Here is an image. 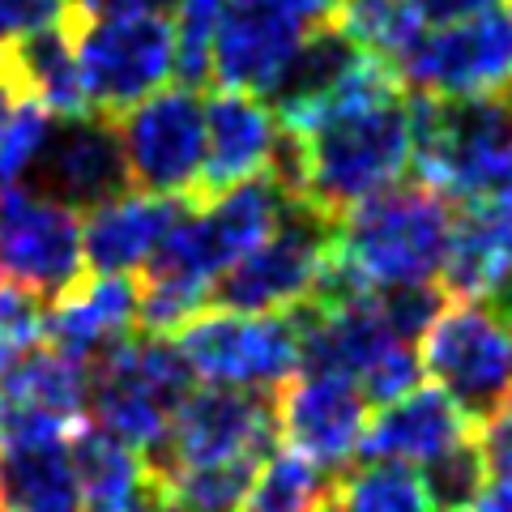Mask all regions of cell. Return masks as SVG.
I'll use <instances>...</instances> for the list:
<instances>
[{"label": "cell", "mask_w": 512, "mask_h": 512, "mask_svg": "<svg viewBox=\"0 0 512 512\" xmlns=\"http://www.w3.org/2000/svg\"><path fill=\"white\" fill-rule=\"evenodd\" d=\"M73 13L77 0H0V47L35 35V30L69 22Z\"/></svg>", "instance_id": "35"}, {"label": "cell", "mask_w": 512, "mask_h": 512, "mask_svg": "<svg viewBox=\"0 0 512 512\" xmlns=\"http://www.w3.org/2000/svg\"><path fill=\"white\" fill-rule=\"evenodd\" d=\"M5 427H52L77 431L90 410V367L52 342L35 346L0 376Z\"/></svg>", "instance_id": "20"}, {"label": "cell", "mask_w": 512, "mask_h": 512, "mask_svg": "<svg viewBox=\"0 0 512 512\" xmlns=\"http://www.w3.org/2000/svg\"><path fill=\"white\" fill-rule=\"evenodd\" d=\"M73 466L77 483H82V504L86 512H128L137 491L146 487V457L107 427H77L73 431Z\"/></svg>", "instance_id": "25"}, {"label": "cell", "mask_w": 512, "mask_h": 512, "mask_svg": "<svg viewBox=\"0 0 512 512\" xmlns=\"http://www.w3.org/2000/svg\"><path fill=\"white\" fill-rule=\"evenodd\" d=\"M282 120L274 116L261 94L248 90H218L205 103V171H201V201L218 197L235 184L265 175L278 154Z\"/></svg>", "instance_id": "15"}, {"label": "cell", "mask_w": 512, "mask_h": 512, "mask_svg": "<svg viewBox=\"0 0 512 512\" xmlns=\"http://www.w3.org/2000/svg\"><path fill=\"white\" fill-rule=\"evenodd\" d=\"M363 56H367V47H359L338 22L316 26L312 35L299 43V52L282 69L274 90L265 94L274 116L282 120V128H299L316 107H325L333 94H338V86L363 64Z\"/></svg>", "instance_id": "23"}, {"label": "cell", "mask_w": 512, "mask_h": 512, "mask_svg": "<svg viewBox=\"0 0 512 512\" xmlns=\"http://www.w3.org/2000/svg\"><path fill=\"white\" fill-rule=\"evenodd\" d=\"M286 133L299 146L303 201L342 218L414 167V94L389 60L367 52L338 94Z\"/></svg>", "instance_id": "1"}, {"label": "cell", "mask_w": 512, "mask_h": 512, "mask_svg": "<svg viewBox=\"0 0 512 512\" xmlns=\"http://www.w3.org/2000/svg\"><path fill=\"white\" fill-rule=\"evenodd\" d=\"M500 0H419V13L427 26H448V22H466L478 13L495 9Z\"/></svg>", "instance_id": "38"}, {"label": "cell", "mask_w": 512, "mask_h": 512, "mask_svg": "<svg viewBox=\"0 0 512 512\" xmlns=\"http://www.w3.org/2000/svg\"><path fill=\"white\" fill-rule=\"evenodd\" d=\"M90 410L99 427L137 453H150L167 440L175 410L192 393V363L171 338H124L90 363Z\"/></svg>", "instance_id": "4"}, {"label": "cell", "mask_w": 512, "mask_h": 512, "mask_svg": "<svg viewBox=\"0 0 512 512\" xmlns=\"http://www.w3.org/2000/svg\"><path fill=\"white\" fill-rule=\"evenodd\" d=\"M393 69L414 94H431V99H474V94L512 90V5L423 30L419 43Z\"/></svg>", "instance_id": "12"}, {"label": "cell", "mask_w": 512, "mask_h": 512, "mask_svg": "<svg viewBox=\"0 0 512 512\" xmlns=\"http://www.w3.org/2000/svg\"><path fill=\"white\" fill-rule=\"evenodd\" d=\"M457 205L431 184H393L338 218V261L367 291L419 286L444 274Z\"/></svg>", "instance_id": "3"}, {"label": "cell", "mask_w": 512, "mask_h": 512, "mask_svg": "<svg viewBox=\"0 0 512 512\" xmlns=\"http://www.w3.org/2000/svg\"><path fill=\"white\" fill-rule=\"evenodd\" d=\"M487 457L478 444V431L470 440H461L457 448H448L444 457H436L431 466H423V483L431 491V504L440 512H470L474 495L487 483Z\"/></svg>", "instance_id": "31"}, {"label": "cell", "mask_w": 512, "mask_h": 512, "mask_svg": "<svg viewBox=\"0 0 512 512\" xmlns=\"http://www.w3.org/2000/svg\"><path fill=\"white\" fill-rule=\"evenodd\" d=\"M137 308H141V282H133L128 274L124 278L90 274L69 299L47 308L43 338L56 350H64V355L90 363L107 346L133 338Z\"/></svg>", "instance_id": "21"}, {"label": "cell", "mask_w": 512, "mask_h": 512, "mask_svg": "<svg viewBox=\"0 0 512 512\" xmlns=\"http://www.w3.org/2000/svg\"><path fill=\"white\" fill-rule=\"evenodd\" d=\"M278 440V402L256 389L205 384L192 389L175 410L167 440L150 448L146 470L167 474L180 466H214V461H265Z\"/></svg>", "instance_id": "10"}, {"label": "cell", "mask_w": 512, "mask_h": 512, "mask_svg": "<svg viewBox=\"0 0 512 512\" xmlns=\"http://www.w3.org/2000/svg\"><path fill=\"white\" fill-rule=\"evenodd\" d=\"M308 35L312 30L286 13L252 0H227L214 35V82L222 90H248L265 99Z\"/></svg>", "instance_id": "16"}, {"label": "cell", "mask_w": 512, "mask_h": 512, "mask_svg": "<svg viewBox=\"0 0 512 512\" xmlns=\"http://www.w3.org/2000/svg\"><path fill=\"white\" fill-rule=\"evenodd\" d=\"M77 64L90 111L120 120L175 77V22L163 13H77Z\"/></svg>", "instance_id": "7"}, {"label": "cell", "mask_w": 512, "mask_h": 512, "mask_svg": "<svg viewBox=\"0 0 512 512\" xmlns=\"http://www.w3.org/2000/svg\"><path fill=\"white\" fill-rule=\"evenodd\" d=\"M180 0H77L82 18H111V13H163Z\"/></svg>", "instance_id": "39"}, {"label": "cell", "mask_w": 512, "mask_h": 512, "mask_svg": "<svg viewBox=\"0 0 512 512\" xmlns=\"http://www.w3.org/2000/svg\"><path fill=\"white\" fill-rule=\"evenodd\" d=\"M43 320H47V303L18 291V286H0V376H5L26 350L39 346Z\"/></svg>", "instance_id": "34"}, {"label": "cell", "mask_w": 512, "mask_h": 512, "mask_svg": "<svg viewBox=\"0 0 512 512\" xmlns=\"http://www.w3.org/2000/svg\"><path fill=\"white\" fill-rule=\"evenodd\" d=\"M128 180L137 192L201 201L205 103L192 86H163L116 120Z\"/></svg>", "instance_id": "11"}, {"label": "cell", "mask_w": 512, "mask_h": 512, "mask_svg": "<svg viewBox=\"0 0 512 512\" xmlns=\"http://www.w3.org/2000/svg\"><path fill=\"white\" fill-rule=\"evenodd\" d=\"M261 461H214V466H180L158 474L175 512H239L252 491Z\"/></svg>", "instance_id": "29"}, {"label": "cell", "mask_w": 512, "mask_h": 512, "mask_svg": "<svg viewBox=\"0 0 512 512\" xmlns=\"http://www.w3.org/2000/svg\"><path fill=\"white\" fill-rule=\"evenodd\" d=\"M423 372L474 423L512 402V320L491 299H453L419 342Z\"/></svg>", "instance_id": "6"}, {"label": "cell", "mask_w": 512, "mask_h": 512, "mask_svg": "<svg viewBox=\"0 0 512 512\" xmlns=\"http://www.w3.org/2000/svg\"><path fill=\"white\" fill-rule=\"evenodd\" d=\"M192 205V197H158V192H133L90 210L82 222V248H86V269L90 274L124 278L141 274V265L158 252V244L175 231Z\"/></svg>", "instance_id": "17"}, {"label": "cell", "mask_w": 512, "mask_h": 512, "mask_svg": "<svg viewBox=\"0 0 512 512\" xmlns=\"http://www.w3.org/2000/svg\"><path fill=\"white\" fill-rule=\"evenodd\" d=\"M329 512H436L423 474L397 461H363L333 478Z\"/></svg>", "instance_id": "26"}, {"label": "cell", "mask_w": 512, "mask_h": 512, "mask_svg": "<svg viewBox=\"0 0 512 512\" xmlns=\"http://www.w3.org/2000/svg\"><path fill=\"white\" fill-rule=\"evenodd\" d=\"M175 338L205 384L274 393L303 367V325L295 312L252 316L210 303Z\"/></svg>", "instance_id": "8"}, {"label": "cell", "mask_w": 512, "mask_h": 512, "mask_svg": "<svg viewBox=\"0 0 512 512\" xmlns=\"http://www.w3.org/2000/svg\"><path fill=\"white\" fill-rule=\"evenodd\" d=\"M73 448L52 427H5L0 436V512H82Z\"/></svg>", "instance_id": "19"}, {"label": "cell", "mask_w": 512, "mask_h": 512, "mask_svg": "<svg viewBox=\"0 0 512 512\" xmlns=\"http://www.w3.org/2000/svg\"><path fill=\"white\" fill-rule=\"evenodd\" d=\"M52 111L30 103V99H18L9 111L5 128H0V184H26V175L35 171L39 154L52 137Z\"/></svg>", "instance_id": "32"}, {"label": "cell", "mask_w": 512, "mask_h": 512, "mask_svg": "<svg viewBox=\"0 0 512 512\" xmlns=\"http://www.w3.org/2000/svg\"><path fill=\"white\" fill-rule=\"evenodd\" d=\"M0 436H5V406H0Z\"/></svg>", "instance_id": "43"}, {"label": "cell", "mask_w": 512, "mask_h": 512, "mask_svg": "<svg viewBox=\"0 0 512 512\" xmlns=\"http://www.w3.org/2000/svg\"><path fill=\"white\" fill-rule=\"evenodd\" d=\"M86 278L82 214L26 184H0V286H18L52 308Z\"/></svg>", "instance_id": "9"}, {"label": "cell", "mask_w": 512, "mask_h": 512, "mask_svg": "<svg viewBox=\"0 0 512 512\" xmlns=\"http://www.w3.org/2000/svg\"><path fill=\"white\" fill-rule=\"evenodd\" d=\"M478 444H483L487 470L512 478V402H504V406L483 423V436H478Z\"/></svg>", "instance_id": "36"}, {"label": "cell", "mask_w": 512, "mask_h": 512, "mask_svg": "<svg viewBox=\"0 0 512 512\" xmlns=\"http://www.w3.org/2000/svg\"><path fill=\"white\" fill-rule=\"evenodd\" d=\"M333 474L316 470L299 453L265 457L239 512H329Z\"/></svg>", "instance_id": "27"}, {"label": "cell", "mask_w": 512, "mask_h": 512, "mask_svg": "<svg viewBox=\"0 0 512 512\" xmlns=\"http://www.w3.org/2000/svg\"><path fill=\"white\" fill-rule=\"evenodd\" d=\"M448 303V291L440 282H419V286H389V291H376V308L389 320V329L402 342H423V333L431 329V320L440 316V308Z\"/></svg>", "instance_id": "33"}, {"label": "cell", "mask_w": 512, "mask_h": 512, "mask_svg": "<svg viewBox=\"0 0 512 512\" xmlns=\"http://www.w3.org/2000/svg\"><path fill=\"white\" fill-rule=\"evenodd\" d=\"M414 171L453 205H512V90L414 94Z\"/></svg>", "instance_id": "2"}, {"label": "cell", "mask_w": 512, "mask_h": 512, "mask_svg": "<svg viewBox=\"0 0 512 512\" xmlns=\"http://www.w3.org/2000/svg\"><path fill=\"white\" fill-rule=\"evenodd\" d=\"M333 248H338V218L316 210L312 201H291L278 231L214 278L210 303L252 316L295 312L316 299Z\"/></svg>", "instance_id": "5"}, {"label": "cell", "mask_w": 512, "mask_h": 512, "mask_svg": "<svg viewBox=\"0 0 512 512\" xmlns=\"http://www.w3.org/2000/svg\"><path fill=\"white\" fill-rule=\"evenodd\" d=\"M338 26L372 56L397 64L427 30L419 0H342Z\"/></svg>", "instance_id": "28"}, {"label": "cell", "mask_w": 512, "mask_h": 512, "mask_svg": "<svg viewBox=\"0 0 512 512\" xmlns=\"http://www.w3.org/2000/svg\"><path fill=\"white\" fill-rule=\"evenodd\" d=\"M175 9V77L180 86L205 90L214 82V35L227 0H180Z\"/></svg>", "instance_id": "30"}, {"label": "cell", "mask_w": 512, "mask_h": 512, "mask_svg": "<svg viewBox=\"0 0 512 512\" xmlns=\"http://www.w3.org/2000/svg\"><path fill=\"white\" fill-rule=\"evenodd\" d=\"M5 73L18 99L47 107L52 116H86V86L82 64H77V13L60 26L35 30L18 43L0 47Z\"/></svg>", "instance_id": "22"}, {"label": "cell", "mask_w": 512, "mask_h": 512, "mask_svg": "<svg viewBox=\"0 0 512 512\" xmlns=\"http://www.w3.org/2000/svg\"><path fill=\"white\" fill-rule=\"evenodd\" d=\"M367 397L355 380L329 372H299L278 389V436L291 453L325 474H346L359 461L367 431Z\"/></svg>", "instance_id": "14"}, {"label": "cell", "mask_w": 512, "mask_h": 512, "mask_svg": "<svg viewBox=\"0 0 512 512\" xmlns=\"http://www.w3.org/2000/svg\"><path fill=\"white\" fill-rule=\"evenodd\" d=\"M491 303H495V308H500V312L512 320V269H508V278L500 282V291L491 295Z\"/></svg>", "instance_id": "42"}, {"label": "cell", "mask_w": 512, "mask_h": 512, "mask_svg": "<svg viewBox=\"0 0 512 512\" xmlns=\"http://www.w3.org/2000/svg\"><path fill=\"white\" fill-rule=\"evenodd\" d=\"M474 419L444 389H410L397 402L380 406L363 431L359 461H397V466H431L448 448L474 436Z\"/></svg>", "instance_id": "18"}, {"label": "cell", "mask_w": 512, "mask_h": 512, "mask_svg": "<svg viewBox=\"0 0 512 512\" xmlns=\"http://www.w3.org/2000/svg\"><path fill=\"white\" fill-rule=\"evenodd\" d=\"M26 188L56 205H69L77 214H90L99 205L124 197L133 180H128L116 120L94 116V111L60 116L35 171L26 175Z\"/></svg>", "instance_id": "13"}, {"label": "cell", "mask_w": 512, "mask_h": 512, "mask_svg": "<svg viewBox=\"0 0 512 512\" xmlns=\"http://www.w3.org/2000/svg\"><path fill=\"white\" fill-rule=\"evenodd\" d=\"M252 5H265V9H274V13H286V18L303 22L308 30L338 22V13H342V0H252Z\"/></svg>", "instance_id": "37"}, {"label": "cell", "mask_w": 512, "mask_h": 512, "mask_svg": "<svg viewBox=\"0 0 512 512\" xmlns=\"http://www.w3.org/2000/svg\"><path fill=\"white\" fill-rule=\"evenodd\" d=\"M13 103H18V94H13V86H9V73H5V56H0V128H5V120H9Z\"/></svg>", "instance_id": "41"}, {"label": "cell", "mask_w": 512, "mask_h": 512, "mask_svg": "<svg viewBox=\"0 0 512 512\" xmlns=\"http://www.w3.org/2000/svg\"><path fill=\"white\" fill-rule=\"evenodd\" d=\"M470 512H512V478L487 474V483H483V491L474 495Z\"/></svg>", "instance_id": "40"}, {"label": "cell", "mask_w": 512, "mask_h": 512, "mask_svg": "<svg viewBox=\"0 0 512 512\" xmlns=\"http://www.w3.org/2000/svg\"><path fill=\"white\" fill-rule=\"evenodd\" d=\"M512 269V205H466L457 214L440 286L453 299H491Z\"/></svg>", "instance_id": "24"}]
</instances>
